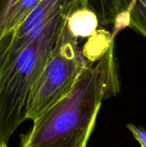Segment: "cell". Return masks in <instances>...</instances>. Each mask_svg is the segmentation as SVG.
<instances>
[{
  "instance_id": "cell-1",
  "label": "cell",
  "mask_w": 146,
  "mask_h": 147,
  "mask_svg": "<svg viewBox=\"0 0 146 147\" xmlns=\"http://www.w3.org/2000/svg\"><path fill=\"white\" fill-rule=\"evenodd\" d=\"M120 92L114 41L82 71L71 90L34 121L22 147H87L103 101Z\"/></svg>"
},
{
  "instance_id": "cell-3",
  "label": "cell",
  "mask_w": 146,
  "mask_h": 147,
  "mask_svg": "<svg viewBox=\"0 0 146 147\" xmlns=\"http://www.w3.org/2000/svg\"><path fill=\"white\" fill-rule=\"evenodd\" d=\"M77 40L68 27L66 16L53 49L31 90L27 120L34 121L63 99L89 63L78 49Z\"/></svg>"
},
{
  "instance_id": "cell-2",
  "label": "cell",
  "mask_w": 146,
  "mask_h": 147,
  "mask_svg": "<svg viewBox=\"0 0 146 147\" xmlns=\"http://www.w3.org/2000/svg\"><path fill=\"white\" fill-rule=\"evenodd\" d=\"M71 3L36 39L0 59V140L5 145L27 120L31 90L53 49Z\"/></svg>"
},
{
  "instance_id": "cell-10",
  "label": "cell",
  "mask_w": 146,
  "mask_h": 147,
  "mask_svg": "<svg viewBox=\"0 0 146 147\" xmlns=\"http://www.w3.org/2000/svg\"><path fill=\"white\" fill-rule=\"evenodd\" d=\"M127 129L132 134L133 138L139 142L141 147H146V130L141 127H137L134 124H127Z\"/></svg>"
},
{
  "instance_id": "cell-4",
  "label": "cell",
  "mask_w": 146,
  "mask_h": 147,
  "mask_svg": "<svg viewBox=\"0 0 146 147\" xmlns=\"http://www.w3.org/2000/svg\"><path fill=\"white\" fill-rule=\"evenodd\" d=\"M71 0H42L16 27L0 40V59L36 39L49 23L63 13Z\"/></svg>"
},
{
  "instance_id": "cell-6",
  "label": "cell",
  "mask_w": 146,
  "mask_h": 147,
  "mask_svg": "<svg viewBox=\"0 0 146 147\" xmlns=\"http://www.w3.org/2000/svg\"><path fill=\"white\" fill-rule=\"evenodd\" d=\"M67 23L71 34L77 38L90 37L96 34L100 27L96 15L89 9L79 6L72 0L71 7L67 15Z\"/></svg>"
},
{
  "instance_id": "cell-11",
  "label": "cell",
  "mask_w": 146,
  "mask_h": 147,
  "mask_svg": "<svg viewBox=\"0 0 146 147\" xmlns=\"http://www.w3.org/2000/svg\"><path fill=\"white\" fill-rule=\"evenodd\" d=\"M0 147H7V145H5V144L2 143V142H1V140H0Z\"/></svg>"
},
{
  "instance_id": "cell-7",
  "label": "cell",
  "mask_w": 146,
  "mask_h": 147,
  "mask_svg": "<svg viewBox=\"0 0 146 147\" xmlns=\"http://www.w3.org/2000/svg\"><path fill=\"white\" fill-rule=\"evenodd\" d=\"M81 7L93 11L99 21L100 27L115 25L120 15L121 0H75Z\"/></svg>"
},
{
  "instance_id": "cell-9",
  "label": "cell",
  "mask_w": 146,
  "mask_h": 147,
  "mask_svg": "<svg viewBox=\"0 0 146 147\" xmlns=\"http://www.w3.org/2000/svg\"><path fill=\"white\" fill-rule=\"evenodd\" d=\"M18 0H0V40L7 32L12 9Z\"/></svg>"
},
{
  "instance_id": "cell-8",
  "label": "cell",
  "mask_w": 146,
  "mask_h": 147,
  "mask_svg": "<svg viewBox=\"0 0 146 147\" xmlns=\"http://www.w3.org/2000/svg\"><path fill=\"white\" fill-rule=\"evenodd\" d=\"M41 1L42 0H18L12 9L7 32L21 23L32 11V9L36 7Z\"/></svg>"
},
{
  "instance_id": "cell-5",
  "label": "cell",
  "mask_w": 146,
  "mask_h": 147,
  "mask_svg": "<svg viewBox=\"0 0 146 147\" xmlns=\"http://www.w3.org/2000/svg\"><path fill=\"white\" fill-rule=\"evenodd\" d=\"M123 27H130L146 38V0H121L114 33Z\"/></svg>"
}]
</instances>
